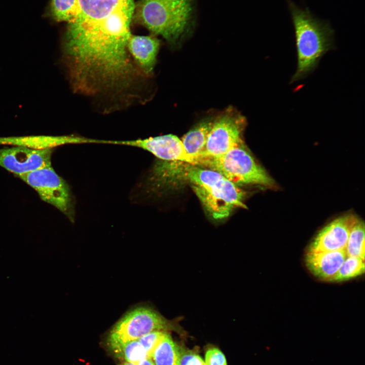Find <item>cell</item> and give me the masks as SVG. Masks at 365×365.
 Masks as SVG:
<instances>
[{
    "label": "cell",
    "instance_id": "6da1fadb",
    "mask_svg": "<svg viewBox=\"0 0 365 365\" xmlns=\"http://www.w3.org/2000/svg\"><path fill=\"white\" fill-rule=\"evenodd\" d=\"M79 5L63 48L72 86L89 93L129 87L137 75L127 48L135 0H79Z\"/></svg>",
    "mask_w": 365,
    "mask_h": 365
},
{
    "label": "cell",
    "instance_id": "7a4b0ae2",
    "mask_svg": "<svg viewBox=\"0 0 365 365\" xmlns=\"http://www.w3.org/2000/svg\"><path fill=\"white\" fill-rule=\"evenodd\" d=\"M154 192L174 182L189 184L210 216L215 221L228 217L235 209L247 208L244 192L214 170L181 161L159 160L147 179Z\"/></svg>",
    "mask_w": 365,
    "mask_h": 365
},
{
    "label": "cell",
    "instance_id": "3957f363",
    "mask_svg": "<svg viewBox=\"0 0 365 365\" xmlns=\"http://www.w3.org/2000/svg\"><path fill=\"white\" fill-rule=\"evenodd\" d=\"M297 56L296 71L290 83L304 79L317 67L323 56L334 48L333 30L307 11L291 4Z\"/></svg>",
    "mask_w": 365,
    "mask_h": 365
},
{
    "label": "cell",
    "instance_id": "277c9868",
    "mask_svg": "<svg viewBox=\"0 0 365 365\" xmlns=\"http://www.w3.org/2000/svg\"><path fill=\"white\" fill-rule=\"evenodd\" d=\"M192 9V0H140L133 18L153 34L174 43L186 31Z\"/></svg>",
    "mask_w": 365,
    "mask_h": 365
},
{
    "label": "cell",
    "instance_id": "5b68a950",
    "mask_svg": "<svg viewBox=\"0 0 365 365\" xmlns=\"http://www.w3.org/2000/svg\"><path fill=\"white\" fill-rule=\"evenodd\" d=\"M196 165L217 171L238 186L252 185L271 188L275 185L244 144L220 156L198 158Z\"/></svg>",
    "mask_w": 365,
    "mask_h": 365
},
{
    "label": "cell",
    "instance_id": "8992f818",
    "mask_svg": "<svg viewBox=\"0 0 365 365\" xmlns=\"http://www.w3.org/2000/svg\"><path fill=\"white\" fill-rule=\"evenodd\" d=\"M156 331L185 334L177 321L168 319L154 308L145 306L128 312L114 325L107 338L121 341L137 340Z\"/></svg>",
    "mask_w": 365,
    "mask_h": 365
},
{
    "label": "cell",
    "instance_id": "52a82bcc",
    "mask_svg": "<svg viewBox=\"0 0 365 365\" xmlns=\"http://www.w3.org/2000/svg\"><path fill=\"white\" fill-rule=\"evenodd\" d=\"M246 123L243 115L229 107L214 118L205 148L197 158L220 156L243 144L242 134Z\"/></svg>",
    "mask_w": 365,
    "mask_h": 365
},
{
    "label": "cell",
    "instance_id": "ba28073f",
    "mask_svg": "<svg viewBox=\"0 0 365 365\" xmlns=\"http://www.w3.org/2000/svg\"><path fill=\"white\" fill-rule=\"evenodd\" d=\"M19 176L34 189L43 201L57 208L73 221L74 209L69 188L51 165Z\"/></svg>",
    "mask_w": 365,
    "mask_h": 365
},
{
    "label": "cell",
    "instance_id": "9c48e42d",
    "mask_svg": "<svg viewBox=\"0 0 365 365\" xmlns=\"http://www.w3.org/2000/svg\"><path fill=\"white\" fill-rule=\"evenodd\" d=\"M100 143L138 148L150 152L162 161H181L194 165L196 164V159L187 152L181 140L173 134L133 140H101Z\"/></svg>",
    "mask_w": 365,
    "mask_h": 365
},
{
    "label": "cell",
    "instance_id": "30bf717a",
    "mask_svg": "<svg viewBox=\"0 0 365 365\" xmlns=\"http://www.w3.org/2000/svg\"><path fill=\"white\" fill-rule=\"evenodd\" d=\"M53 149L15 146L0 149V166L18 176L51 165Z\"/></svg>",
    "mask_w": 365,
    "mask_h": 365
},
{
    "label": "cell",
    "instance_id": "8fae6325",
    "mask_svg": "<svg viewBox=\"0 0 365 365\" xmlns=\"http://www.w3.org/2000/svg\"><path fill=\"white\" fill-rule=\"evenodd\" d=\"M358 218L352 214L341 216L325 226L311 243L308 251L345 249L351 229Z\"/></svg>",
    "mask_w": 365,
    "mask_h": 365
},
{
    "label": "cell",
    "instance_id": "7c38bea8",
    "mask_svg": "<svg viewBox=\"0 0 365 365\" xmlns=\"http://www.w3.org/2000/svg\"><path fill=\"white\" fill-rule=\"evenodd\" d=\"M347 257L345 249L327 251H308L305 263L314 276L332 281Z\"/></svg>",
    "mask_w": 365,
    "mask_h": 365
},
{
    "label": "cell",
    "instance_id": "4fadbf2b",
    "mask_svg": "<svg viewBox=\"0 0 365 365\" xmlns=\"http://www.w3.org/2000/svg\"><path fill=\"white\" fill-rule=\"evenodd\" d=\"M159 47V40L152 36L131 34L127 43L129 54L142 71L148 75L153 72Z\"/></svg>",
    "mask_w": 365,
    "mask_h": 365
},
{
    "label": "cell",
    "instance_id": "5bb4252c",
    "mask_svg": "<svg viewBox=\"0 0 365 365\" xmlns=\"http://www.w3.org/2000/svg\"><path fill=\"white\" fill-rule=\"evenodd\" d=\"M96 140L75 135L29 136L1 137L0 144H9L31 149H53L66 144L95 143Z\"/></svg>",
    "mask_w": 365,
    "mask_h": 365
},
{
    "label": "cell",
    "instance_id": "9a60e30c",
    "mask_svg": "<svg viewBox=\"0 0 365 365\" xmlns=\"http://www.w3.org/2000/svg\"><path fill=\"white\" fill-rule=\"evenodd\" d=\"M214 118L207 117L202 120L182 138L181 141L187 152L197 158L203 151L208 134L212 127Z\"/></svg>",
    "mask_w": 365,
    "mask_h": 365
},
{
    "label": "cell",
    "instance_id": "2e32d148",
    "mask_svg": "<svg viewBox=\"0 0 365 365\" xmlns=\"http://www.w3.org/2000/svg\"><path fill=\"white\" fill-rule=\"evenodd\" d=\"M107 345L110 351L118 358L125 361L136 363L147 357V353L138 340L121 341L107 338Z\"/></svg>",
    "mask_w": 365,
    "mask_h": 365
},
{
    "label": "cell",
    "instance_id": "e0dca14e",
    "mask_svg": "<svg viewBox=\"0 0 365 365\" xmlns=\"http://www.w3.org/2000/svg\"><path fill=\"white\" fill-rule=\"evenodd\" d=\"M167 332L155 348L152 358L155 365H177L178 345Z\"/></svg>",
    "mask_w": 365,
    "mask_h": 365
},
{
    "label": "cell",
    "instance_id": "ac0fdd59",
    "mask_svg": "<svg viewBox=\"0 0 365 365\" xmlns=\"http://www.w3.org/2000/svg\"><path fill=\"white\" fill-rule=\"evenodd\" d=\"M364 224L357 219L350 233L345 250L348 257L364 260Z\"/></svg>",
    "mask_w": 365,
    "mask_h": 365
},
{
    "label": "cell",
    "instance_id": "d6986e66",
    "mask_svg": "<svg viewBox=\"0 0 365 365\" xmlns=\"http://www.w3.org/2000/svg\"><path fill=\"white\" fill-rule=\"evenodd\" d=\"M79 0H51V12L54 19L69 23L79 13Z\"/></svg>",
    "mask_w": 365,
    "mask_h": 365
},
{
    "label": "cell",
    "instance_id": "ffe728a7",
    "mask_svg": "<svg viewBox=\"0 0 365 365\" xmlns=\"http://www.w3.org/2000/svg\"><path fill=\"white\" fill-rule=\"evenodd\" d=\"M364 272V260L347 257L332 281H342L362 275Z\"/></svg>",
    "mask_w": 365,
    "mask_h": 365
},
{
    "label": "cell",
    "instance_id": "44dd1931",
    "mask_svg": "<svg viewBox=\"0 0 365 365\" xmlns=\"http://www.w3.org/2000/svg\"><path fill=\"white\" fill-rule=\"evenodd\" d=\"M167 332L162 331H154L137 339L148 357L152 358L155 348Z\"/></svg>",
    "mask_w": 365,
    "mask_h": 365
},
{
    "label": "cell",
    "instance_id": "7402d4cb",
    "mask_svg": "<svg viewBox=\"0 0 365 365\" xmlns=\"http://www.w3.org/2000/svg\"><path fill=\"white\" fill-rule=\"evenodd\" d=\"M177 365H206L202 358L195 352L178 345Z\"/></svg>",
    "mask_w": 365,
    "mask_h": 365
},
{
    "label": "cell",
    "instance_id": "603a6c76",
    "mask_svg": "<svg viewBox=\"0 0 365 365\" xmlns=\"http://www.w3.org/2000/svg\"><path fill=\"white\" fill-rule=\"evenodd\" d=\"M206 365H227L224 354L216 348L208 349L205 355Z\"/></svg>",
    "mask_w": 365,
    "mask_h": 365
},
{
    "label": "cell",
    "instance_id": "cb8c5ba5",
    "mask_svg": "<svg viewBox=\"0 0 365 365\" xmlns=\"http://www.w3.org/2000/svg\"><path fill=\"white\" fill-rule=\"evenodd\" d=\"M136 365H155L152 358L145 357L135 363Z\"/></svg>",
    "mask_w": 365,
    "mask_h": 365
},
{
    "label": "cell",
    "instance_id": "d4e9b609",
    "mask_svg": "<svg viewBox=\"0 0 365 365\" xmlns=\"http://www.w3.org/2000/svg\"><path fill=\"white\" fill-rule=\"evenodd\" d=\"M118 365H136V364L134 363L127 362V361H124V362L119 364Z\"/></svg>",
    "mask_w": 365,
    "mask_h": 365
}]
</instances>
